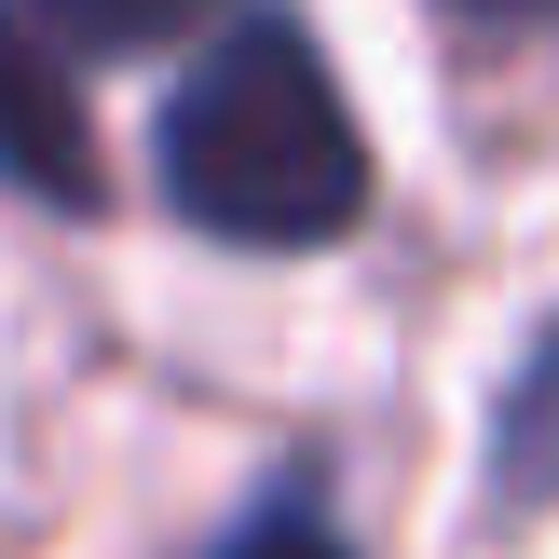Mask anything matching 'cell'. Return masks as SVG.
<instances>
[{
  "label": "cell",
  "mask_w": 559,
  "mask_h": 559,
  "mask_svg": "<svg viewBox=\"0 0 559 559\" xmlns=\"http://www.w3.org/2000/svg\"><path fill=\"white\" fill-rule=\"evenodd\" d=\"M164 205L205 246H260V260H300V246H342L369 218V136H355L342 82H328L314 27L300 14H246L191 55V82L164 96Z\"/></svg>",
  "instance_id": "6da1fadb"
},
{
  "label": "cell",
  "mask_w": 559,
  "mask_h": 559,
  "mask_svg": "<svg viewBox=\"0 0 559 559\" xmlns=\"http://www.w3.org/2000/svg\"><path fill=\"white\" fill-rule=\"evenodd\" d=\"M14 14H27V27H41V41L82 69V55H151V41H178L205 0H14Z\"/></svg>",
  "instance_id": "277c9868"
},
{
  "label": "cell",
  "mask_w": 559,
  "mask_h": 559,
  "mask_svg": "<svg viewBox=\"0 0 559 559\" xmlns=\"http://www.w3.org/2000/svg\"><path fill=\"white\" fill-rule=\"evenodd\" d=\"M0 191H27V205H55V218H96V191H109L69 55H55L14 0H0Z\"/></svg>",
  "instance_id": "7a4b0ae2"
},
{
  "label": "cell",
  "mask_w": 559,
  "mask_h": 559,
  "mask_svg": "<svg viewBox=\"0 0 559 559\" xmlns=\"http://www.w3.org/2000/svg\"><path fill=\"white\" fill-rule=\"evenodd\" d=\"M218 559H355V546H342V533H328V506H314V491H300V478H287V491H273V506H260V519H246V533H233V546H218Z\"/></svg>",
  "instance_id": "5b68a950"
},
{
  "label": "cell",
  "mask_w": 559,
  "mask_h": 559,
  "mask_svg": "<svg viewBox=\"0 0 559 559\" xmlns=\"http://www.w3.org/2000/svg\"><path fill=\"white\" fill-rule=\"evenodd\" d=\"M451 14H478V27H546L559 0H451Z\"/></svg>",
  "instance_id": "8992f818"
},
{
  "label": "cell",
  "mask_w": 559,
  "mask_h": 559,
  "mask_svg": "<svg viewBox=\"0 0 559 559\" xmlns=\"http://www.w3.org/2000/svg\"><path fill=\"white\" fill-rule=\"evenodd\" d=\"M478 491H491V519H546V506H559V314L533 328V355H519L506 396H491Z\"/></svg>",
  "instance_id": "3957f363"
}]
</instances>
